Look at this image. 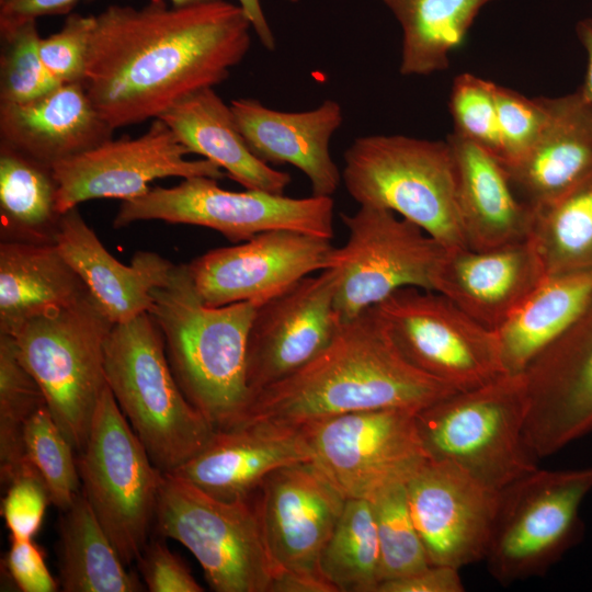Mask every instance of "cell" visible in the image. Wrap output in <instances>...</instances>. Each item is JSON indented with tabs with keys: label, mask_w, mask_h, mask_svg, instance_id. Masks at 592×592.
I'll return each mask as SVG.
<instances>
[{
	"label": "cell",
	"mask_w": 592,
	"mask_h": 592,
	"mask_svg": "<svg viewBox=\"0 0 592 592\" xmlns=\"http://www.w3.org/2000/svg\"><path fill=\"white\" fill-rule=\"evenodd\" d=\"M251 30L241 8L225 0L112 4L95 15L83 86L113 129L159 118L225 81L247 55Z\"/></svg>",
	"instance_id": "1"
},
{
	"label": "cell",
	"mask_w": 592,
	"mask_h": 592,
	"mask_svg": "<svg viewBox=\"0 0 592 592\" xmlns=\"http://www.w3.org/2000/svg\"><path fill=\"white\" fill-rule=\"evenodd\" d=\"M456 391L402 355L373 306L341 321L310 362L260 390L241 423L303 428L360 411L418 412Z\"/></svg>",
	"instance_id": "2"
},
{
	"label": "cell",
	"mask_w": 592,
	"mask_h": 592,
	"mask_svg": "<svg viewBox=\"0 0 592 592\" xmlns=\"http://www.w3.org/2000/svg\"><path fill=\"white\" fill-rule=\"evenodd\" d=\"M169 365L186 399L216 431L240 424L251 394L247 344L257 309L252 303L209 306L197 294L187 264H173L151 292Z\"/></svg>",
	"instance_id": "3"
},
{
	"label": "cell",
	"mask_w": 592,
	"mask_h": 592,
	"mask_svg": "<svg viewBox=\"0 0 592 592\" xmlns=\"http://www.w3.org/2000/svg\"><path fill=\"white\" fill-rule=\"evenodd\" d=\"M104 368L117 406L162 473L175 470L214 436L216 430L178 385L149 312L114 325Z\"/></svg>",
	"instance_id": "4"
},
{
	"label": "cell",
	"mask_w": 592,
	"mask_h": 592,
	"mask_svg": "<svg viewBox=\"0 0 592 592\" xmlns=\"http://www.w3.org/2000/svg\"><path fill=\"white\" fill-rule=\"evenodd\" d=\"M342 181L360 206L394 212L446 250L468 248L457 207L456 175L446 140L368 135L345 150Z\"/></svg>",
	"instance_id": "5"
},
{
	"label": "cell",
	"mask_w": 592,
	"mask_h": 592,
	"mask_svg": "<svg viewBox=\"0 0 592 592\" xmlns=\"http://www.w3.org/2000/svg\"><path fill=\"white\" fill-rule=\"evenodd\" d=\"M524 373L458 390L415 413L429 459L452 463L500 491L537 468L524 437Z\"/></svg>",
	"instance_id": "6"
},
{
	"label": "cell",
	"mask_w": 592,
	"mask_h": 592,
	"mask_svg": "<svg viewBox=\"0 0 592 592\" xmlns=\"http://www.w3.org/2000/svg\"><path fill=\"white\" fill-rule=\"evenodd\" d=\"M114 325L88 291L71 305L35 317L10 334L54 420L78 452L107 387L105 345Z\"/></svg>",
	"instance_id": "7"
},
{
	"label": "cell",
	"mask_w": 592,
	"mask_h": 592,
	"mask_svg": "<svg viewBox=\"0 0 592 592\" xmlns=\"http://www.w3.org/2000/svg\"><path fill=\"white\" fill-rule=\"evenodd\" d=\"M592 489V468L538 467L499 492L486 555L501 584L544 576L583 536L581 504Z\"/></svg>",
	"instance_id": "8"
},
{
	"label": "cell",
	"mask_w": 592,
	"mask_h": 592,
	"mask_svg": "<svg viewBox=\"0 0 592 592\" xmlns=\"http://www.w3.org/2000/svg\"><path fill=\"white\" fill-rule=\"evenodd\" d=\"M153 526L193 554L214 591L270 592L275 568L251 498L219 500L163 473Z\"/></svg>",
	"instance_id": "9"
},
{
	"label": "cell",
	"mask_w": 592,
	"mask_h": 592,
	"mask_svg": "<svg viewBox=\"0 0 592 592\" xmlns=\"http://www.w3.org/2000/svg\"><path fill=\"white\" fill-rule=\"evenodd\" d=\"M81 492L122 561L137 560L153 531L163 473L105 388L77 457Z\"/></svg>",
	"instance_id": "10"
},
{
	"label": "cell",
	"mask_w": 592,
	"mask_h": 592,
	"mask_svg": "<svg viewBox=\"0 0 592 592\" xmlns=\"http://www.w3.org/2000/svg\"><path fill=\"white\" fill-rule=\"evenodd\" d=\"M331 196L295 198L258 190L234 192L218 180L191 177L171 187H150L144 195L123 201L114 228L141 220H162L206 227L232 243L247 241L270 230H294L333 238Z\"/></svg>",
	"instance_id": "11"
},
{
	"label": "cell",
	"mask_w": 592,
	"mask_h": 592,
	"mask_svg": "<svg viewBox=\"0 0 592 592\" xmlns=\"http://www.w3.org/2000/svg\"><path fill=\"white\" fill-rule=\"evenodd\" d=\"M348 240L334 249L339 273L334 307L341 321L354 318L403 287L433 291L446 249L412 221L391 210L360 206L341 214Z\"/></svg>",
	"instance_id": "12"
},
{
	"label": "cell",
	"mask_w": 592,
	"mask_h": 592,
	"mask_svg": "<svg viewBox=\"0 0 592 592\" xmlns=\"http://www.w3.org/2000/svg\"><path fill=\"white\" fill-rule=\"evenodd\" d=\"M402 355L457 390L506 374L499 340L435 291L403 287L374 306Z\"/></svg>",
	"instance_id": "13"
},
{
	"label": "cell",
	"mask_w": 592,
	"mask_h": 592,
	"mask_svg": "<svg viewBox=\"0 0 592 592\" xmlns=\"http://www.w3.org/2000/svg\"><path fill=\"white\" fill-rule=\"evenodd\" d=\"M405 409H378L303 426L312 463L348 499H374L407 483L428 462L415 421Z\"/></svg>",
	"instance_id": "14"
},
{
	"label": "cell",
	"mask_w": 592,
	"mask_h": 592,
	"mask_svg": "<svg viewBox=\"0 0 592 592\" xmlns=\"http://www.w3.org/2000/svg\"><path fill=\"white\" fill-rule=\"evenodd\" d=\"M189 153L170 127L155 118L139 137L112 138L54 164L57 208L64 214L90 200L129 201L147 193L153 180L168 177H226L207 159H186Z\"/></svg>",
	"instance_id": "15"
},
{
	"label": "cell",
	"mask_w": 592,
	"mask_h": 592,
	"mask_svg": "<svg viewBox=\"0 0 592 592\" xmlns=\"http://www.w3.org/2000/svg\"><path fill=\"white\" fill-rule=\"evenodd\" d=\"M331 239L294 230H270L209 250L187 263L202 300L214 307L252 303L257 307L315 271L332 266Z\"/></svg>",
	"instance_id": "16"
},
{
	"label": "cell",
	"mask_w": 592,
	"mask_h": 592,
	"mask_svg": "<svg viewBox=\"0 0 592 592\" xmlns=\"http://www.w3.org/2000/svg\"><path fill=\"white\" fill-rule=\"evenodd\" d=\"M524 437L536 458L592 433V291L569 327L524 372Z\"/></svg>",
	"instance_id": "17"
},
{
	"label": "cell",
	"mask_w": 592,
	"mask_h": 592,
	"mask_svg": "<svg viewBox=\"0 0 592 592\" xmlns=\"http://www.w3.org/2000/svg\"><path fill=\"white\" fill-rule=\"evenodd\" d=\"M338 282L337 269L329 267L257 307L247 344L251 400L330 343L341 323L334 307Z\"/></svg>",
	"instance_id": "18"
},
{
	"label": "cell",
	"mask_w": 592,
	"mask_h": 592,
	"mask_svg": "<svg viewBox=\"0 0 592 592\" xmlns=\"http://www.w3.org/2000/svg\"><path fill=\"white\" fill-rule=\"evenodd\" d=\"M406 488L430 563L460 569L485 560L500 491L452 463L433 459Z\"/></svg>",
	"instance_id": "19"
},
{
	"label": "cell",
	"mask_w": 592,
	"mask_h": 592,
	"mask_svg": "<svg viewBox=\"0 0 592 592\" xmlns=\"http://www.w3.org/2000/svg\"><path fill=\"white\" fill-rule=\"evenodd\" d=\"M258 490L254 503L275 574H322L319 559L346 498L312 462L273 471Z\"/></svg>",
	"instance_id": "20"
},
{
	"label": "cell",
	"mask_w": 592,
	"mask_h": 592,
	"mask_svg": "<svg viewBox=\"0 0 592 592\" xmlns=\"http://www.w3.org/2000/svg\"><path fill=\"white\" fill-rule=\"evenodd\" d=\"M312 462L303 428L243 422L216 431L209 443L171 474L209 496L249 499L273 471Z\"/></svg>",
	"instance_id": "21"
},
{
	"label": "cell",
	"mask_w": 592,
	"mask_h": 592,
	"mask_svg": "<svg viewBox=\"0 0 592 592\" xmlns=\"http://www.w3.org/2000/svg\"><path fill=\"white\" fill-rule=\"evenodd\" d=\"M545 277L527 239L490 250H446L434 274L433 291L496 331Z\"/></svg>",
	"instance_id": "22"
},
{
	"label": "cell",
	"mask_w": 592,
	"mask_h": 592,
	"mask_svg": "<svg viewBox=\"0 0 592 592\" xmlns=\"http://www.w3.org/2000/svg\"><path fill=\"white\" fill-rule=\"evenodd\" d=\"M250 150L267 164H291L309 180L312 195L331 196L342 180L330 140L343 122L341 105L325 100L303 112L273 110L250 98L229 103Z\"/></svg>",
	"instance_id": "23"
},
{
	"label": "cell",
	"mask_w": 592,
	"mask_h": 592,
	"mask_svg": "<svg viewBox=\"0 0 592 592\" xmlns=\"http://www.w3.org/2000/svg\"><path fill=\"white\" fill-rule=\"evenodd\" d=\"M114 129L82 82L62 83L20 103H0V143L47 166L112 139Z\"/></svg>",
	"instance_id": "24"
},
{
	"label": "cell",
	"mask_w": 592,
	"mask_h": 592,
	"mask_svg": "<svg viewBox=\"0 0 592 592\" xmlns=\"http://www.w3.org/2000/svg\"><path fill=\"white\" fill-rule=\"evenodd\" d=\"M546 101L548 119L537 141L520 161L503 167L533 212L592 173V103L579 89Z\"/></svg>",
	"instance_id": "25"
},
{
	"label": "cell",
	"mask_w": 592,
	"mask_h": 592,
	"mask_svg": "<svg viewBox=\"0 0 592 592\" xmlns=\"http://www.w3.org/2000/svg\"><path fill=\"white\" fill-rule=\"evenodd\" d=\"M56 246L113 323L149 312L151 292L162 285L173 263L156 252L138 251L130 265L116 260L77 207L60 218Z\"/></svg>",
	"instance_id": "26"
},
{
	"label": "cell",
	"mask_w": 592,
	"mask_h": 592,
	"mask_svg": "<svg viewBox=\"0 0 592 592\" xmlns=\"http://www.w3.org/2000/svg\"><path fill=\"white\" fill-rule=\"evenodd\" d=\"M456 197L467 247L490 250L530 238L534 212L515 194L503 166L475 144L447 136Z\"/></svg>",
	"instance_id": "27"
},
{
	"label": "cell",
	"mask_w": 592,
	"mask_h": 592,
	"mask_svg": "<svg viewBox=\"0 0 592 592\" xmlns=\"http://www.w3.org/2000/svg\"><path fill=\"white\" fill-rule=\"evenodd\" d=\"M161 118L190 153L218 166L247 190L284 194L292 178L259 159L239 132L229 104L214 88L196 91Z\"/></svg>",
	"instance_id": "28"
},
{
	"label": "cell",
	"mask_w": 592,
	"mask_h": 592,
	"mask_svg": "<svg viewBox=\"0 0 592 592\" xmlns=\"http://www.w3.org/2000/svg\"><path fill=\"white\" fill-rule=\"evenodd\" d=\"M88 291L56 243L1 241L0 332L12 334Z\"/></svg>",
	"instance_id": "29"
},
{
	"label": "cell",
	"mask_w": 592,
	"mask_h": 592,
	"mask_svg": "<svg viewBox=\"0 0 592 592\" xmlns=\"http://www.w3.org/2000/svg\"><path fill=\"white\" fill-rule=\"evenodd\" d=\"M591 291L592 270L546 276L496 330L505 373H524L569 327Z\"/></svg>",
	"instance_id": "30"
},
{
	"label": "cell",
	"mask_w": 592,
	"mask_h": 592,
	"mask_svg": "<svg viewBox=\"0 0 592 592\" xmlns=\"http://www.w3.org/2000/svg\"><path fill=\"white\" fill-rule=\"evenodd\" d=\"M58 583L64 592H140L87 499L79 493L58 521Z\"/></svg>",
	"instance_id": "31"
},
{
	"label": "cell",
	"mask_w": 592,
	"mask_h": 592,
	"mask_svg": "<svg viewBox=\"0 0 592 592\" xmlns=\"http://www.w3.org/2000/svg\"><path fill=\"white\" fill-rule=\"evenodd\" d=\"M496 0H383L402 30V76H428L448 68L483 7Z\"/></svg>",
	"instance_id": "32"
},
{
	"label": "cell",
	"mask_w": 592,
	"mask_h": 592,
	"mask_svg": "<svg viewBox=\"0 0 592 592\" xmlns=\"http://www.w3.org/2000/svg\"><path fill=\"white\" fill-rule=\"evenodd\" d=\"M57 190L53 167L0 143L1 241L55 243Z\"/></svg>",
	"instance_id": "33"
},
{
	"label": "cell",
	"mask_w": 592,
	"mask_h": 592,
	"mask_svg": "<svg viewBox=\"0 0 592 592\" xmlns=\"http://www.w3.org/2000/svg\"><path fill=\"white\" fill-rule=\"evenodd\" d=\"M528 239L546 276L592 270V173L534 210Z\"/></svg>",
	"instance_id": "34"
},
{
	"label": "cell",
	"mask_w": 592,
	"mask_h": 592,
	"mask_svg": "<svg viewBox=\"0 0 592 592\" xmlns=\"http://www.w3.org/2000/svg\"><path fill=\"white\" fill-rule=\"evenodd\" d=\"M319 569L338 592H377L382 583L380 551L371 500H346L321 553Z\"/></svg>",
	"instance_id": "35"
},
{
	"label": "cell",
	"mask_w": 592,
	"mask_h": 592,
	"mask_svg": "<svg viewBox=\"0 0 592 592\" xmlns=\"http://www.w3.org/2000/svg\"><path fill=\"white\" fill-rule=\"evenodd\" d=\"M45 403L12 335L0 332V476L5 486L21 475L37 473L26 459L23 431L30 417Z\"/></svg>",
	"instance_id": "36"
},
{
	"label": "cell",
	"mask_w": 592,
	"mask_h": 592,
	"mask_svg": "<svg viewBox=\"0 0 592 592\" xmlns=\"http://www.w3.org/2000/svg\"><path fill=\"white\" fill-rule=\"evenodd\" d=\"M27 462L44 481L50 502L61 512L81 492L75 447L57 425L46 403L27 420L23 431Z\"/></svg>",
	"instance_id": "37"
},
{
	"label": "cell",
	"mask_w": 592,
	"mask_h": 592,
	"mask_svg": "<svg viewBox=\"0 0 592 592\" xmlns=\"http://www.w3.org/2000/svg\"><path fill=\"white\" fill-rule=\"evenodd\" d=\"M371 501L379 543L382 582L431 565L411 516L406 485L390 486Z\"/></svg>",
	"instance_id": "38"
},
{
	"label": "cell",
	"mask_w": 592,
	"mask_h": 592,
	"mask_svg": "<svg viewBox=\"0 0 592 592\" xmlns=\"http://www.w3.org/2000/svg\"><path fill=\"white\" fill-rule=\"evenodd\" d=\"M36 21L1 36L0 103H20L42 96L60 83L44 66Z\"/></svg>",
	"instance_id": "39"
},
{
	"label": "cell",
	"mask_w": 592,
	"mask_h": 592,
	"mask_svg": "<svg viewBox=\"0 0 592 592\" xmlns=\"http://www.w3.org/2000/svg\"><path fill=\"white\" fill-rule=\"evenodd\" d=\"M496 84L473 73H460L454 79L448 106L454 122L453 133L500 162L502 148Z\"/></svg>",
	"instance_id": "40"
},
{
	"label": "cell",
	"mask_w": 592,
	"mask_h": 592,
	"mask_svg": "<svg viewBox=\"0 0 592 592\" xmlns=\"http://www.w3.org/2000/svg\"><path fill=\"white\" fill-rule=\"evenodd\" d=\"M496 103L501 137L500 163L509 167L533 148L548 119L546 98L530 99L496 84Z\"/></svg>",
	"instance_id": "41"
},
{
	"label": "cell",
	"mask_w": 592,
	"mask_h": 592,
	"mask_svg": "<svg viewBox=\"0 0 592 592\" xmlns=\"http://www.w3.org/2000/svg\"><path fill=\"white\" fill-rule=\"evenodd\" d=\"M95 15L69 13L62 27L39 42L42 61L60 83L82 82Z\"/></svg>",
	"instance_id": "42"
},
{
	"label": "cell",
	"mask_w": 592,
	"mask_h": 592,
	"mask_svg": "<svg viewBox=\"0 0 592 592\" xmlns=\"http://www.w3.org/2000/svg\"><path fill=\"white\" fill-rule=\"evenodd\" d=\"M49 502L46 486L37 473L13 479L7 486L1 510L11 538H33L42 526Z\"/></svg>",
	"instance_id": "43"
},
{
	"label": "cell",
	"mask_w": 592,
	"mask_h": 592,
	"mask_svg": "<svg viewBox=\"0 0 592 592\" xmlns=\"http://www.w3.org/2000/svg\"><path fill=\"white\" fill-rule=\"evenodd\" d=\"M136 561L150 592L204 591L186 565L159 538L149 539Z\"/></svg>",
	"instance_id": "44"
},
{
	"label": "cell",
	"mask_w": 592,
	"mask_h": 592,
	"mask_svg": "<svg viewBox=\"0 0 592 592\" xmlns=\"http://www.w3.org/2000/svg\"><path fill=\"white\" fill-rule=\"evenodd\" d=\"M5 570L23 592H55L60 590L49 572L44 554L33 538H11L5 557Z\"/></svg>",
	"instance_id": "45"
},
{
	"label": "cell",
	"mask_w": 592,
	"mask_h": 592,
	"mask_svg": "<svg viewBox=\"0 0 592 592\" xmlns=\"http://www.w3.org/2000/svg\"><path fill=\"white\" fill-rule=\"evenodd\" d=\"M464 583L459 569L445 565L428 567L380 583L377 592H463Z\"/></svg>",
	"instance_id": "46"
},
{
	"label": "cell",
	"mask_w": 592,
	"mask_h": 592,
	"mask_svg": "<svg viewBox=\"0 0 592 592\" xmlns=\"http://www.w3.org/2000/svg\"><path fill=\"white\" fill-rule=\"evenodd\" d=\"M81 0H0V34L46 15H68Z\"/></svg>",
	"instance_id": "47"
},
{
	"label": "cell",
	"mask_w": 592,
	"mask_h": 592,
	"mask_svg": "<svg viewBox=\"0 0 592 592\" xmlns=\"http://www.w3.org/2000/svg\"><path fill=\"white\" fill-rule=\"evenodd\" d=\"M270 592H338L322 574L280 571L272 581Z\"/></svg>",
	"instance_id": "48"
},
{
	"label": "cell",
	"mask_w": 592,
	"mask_h": 592,
	"mask_svg": "<svg viewBox=\"0 0 592 592\" xmlns=\"http://www.w3.org/2000/svg\"><path fill=\"white\" fill-rule=\"evenodd\" d=\"M239 7L249 20L252 31L267 50L275 49V37L264 15L260 0H238ZM297 2L298 0H286Z\"/></svg>",
	"instance_id": "49"
},
{
	"label": "cell",
	"mask_w": 592,
	"mask_h": 592,
	"mask_svg": "<svg viewBox=\"0 0 592 592\" xmlns=\"http://www.w3.org/2000/svg\"><path fill=\"white\" fill-rule=\"evenodd\" d=\"M576 34L587 55L585 76L579 90L592 103V16L577 22Z\"/></svg>",
	"instance_id": "50"
},
{
	"label": "cell",
	"mask_w": 592,
	"mask_h": 592,
	"mask_svg": "<svg viewBox=\"0 0 592 592\" xmlns=\"http://www.w3.org/2000/svg\"><path fill=\"white\" fill-rule=\"evenodd\" d=\"M92 1V0H89ZM174 8H191L208 3H214L223 0H170Z\"/></svg>",
	"instance_id": "51"
}]
</instances>
